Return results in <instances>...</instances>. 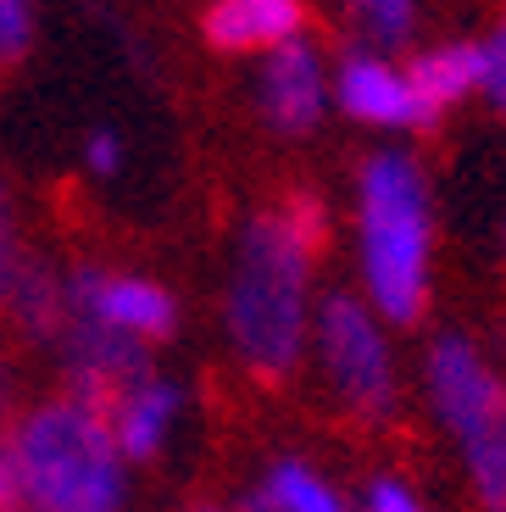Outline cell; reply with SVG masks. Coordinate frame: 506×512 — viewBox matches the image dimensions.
I'll return each mask as SVG.
<instances>
[{
  "mask_svg": "<svg viewBox=\"0 0 506 512\" xmlns=\"http://www.w3.org/2000/svg\"><path fill=\"white\" fill-rule=\"evenodd\" d=\"M317 251L295 234L284 212H262L245 223L234 284H228V334L256 379L279 384L295 373L306 346V279Z\"/></svg>",
  "mask_w": 506,
  "mask_h": 512,
  "instance_id": "1",
  "label": "cell"
},
{
  "mask_svg": "<svg viewBox=\"0 0 506 512\" xmlns=\"http://www.w3.org/2000/svg\"><path fill=\"white\" fill-rule=\"evenodd\" d=\"M34 512H117L123 507V446L112 423L78 401H45L6 429Z\"/></svg>",
  "mask_w": 506,
  "mask_h": 512,
  "instance_id": "2",
  "label": "cell"
},
{
  "mask_svg": "<svg viewBox=\"0 0 506 512\" xmlns=\"http://www.w3.org/2000/svg\"><path fill=\"white\" fill-rule=\"evenodd\" d=\"M362 268L390 323H412L429 301V184L418 162L379 151L362 167Z\"/></svg>",
  "mask_w": 506,
  "mask_h": 512,
  "instance_id": "3",
  "label": "cell"
},
{
  "mask_svg": "<svg viewBox=\"0 0 506 512\" xmlns=\"http://www.w3.org/2000/svg\"><path fill=\"white\" fill-rule=\"evenodd\" d=\"M429 390L445 429L468 457L479 501L490 512H506V384L462 334H445L429 357Z\"/></svg>",
  "mask_w": 506,
  "mask_h": 512,
  "instance_id": "4",
  "label": "cell"
},
{
  "mask_svg": "<svg viewBox=\"0 0 506 512\" xmlns=\"http://www.w3.org/2000/svg\"><path fill=\"white\" fill-rule=\"evenodd\" d=\"M62 379H67V401L89 407L95 418L112 423L134 390L151 384V357L145 340L112 329L106 318L84 307H67V334H62Z\"/></svg>",
  "mask_w": 506,
  "mask_h": 512,
  "instance_id": "5",
  "label": "cell"
},
{
  "mask_svg": "<svg viewBox=\"0 0 506 512\" xmlns=\"http://www.w3.org/2000/svg\"><path fill=\"white\" fill-rule=\"evenodd\" d=\"M317 346H323V368H329L334 390L367 418H384L395 407V373L384 334L373 312L356 295H329L317 312Z\"/></svg>",
  "mask_w": 506,
  "mask_h": 512,
  "instance_id": "6",
  "label": "cell"
},
{
  "mask_svg": "<svg viewBox=\"0 0 506 512\" xmlns=\"http://www.w3.org/2000/svg\"><path fill=\"white\" fill-rule=\"evenodd\" d=\"M67 307H84L95 318H106L112 329L134 334V340H173L178 329V301L162 284L145 279H123V273H101V268H73L67 273Z\"/></svg>",
  "mask_w": 506,
  "mask_h": 512,
  "instance_id": "7",
  "label": "cell"
},
{
  "mask_svg": "<svg viewBox=\"0 0 506 512\" xmlns=\"http://www.w3.org/2000/svg\"><path fill=\"white\" fill-rule=\"evenodd\" d=\"M329 106V78H323V56L306 45V39H290L267 56L262 67V117L273 123V134H312L317 117Z\"/></svg>",
  "mask_w": 506,
  "mask_h": 512,
  "instance_id": "8",
  "label": "cell"
},
{
  "mask_svg": "<svg viewBox=\"0 0 506 512\" xmlns=\"http://www.w3.org/2000/svg\"><path fill=\"white\" fill-rule=\"evenodd\" d=\"M340 106L362 123L379 128H434L440 112L423 106V95L412 90V78L395 73L379 56H345L340 67Z\"/></svg>",
  "mask_w": 506,
  "mask_h": 512,
  "instance_id": "9",
  "label": "cell"
},
{
  "mask_svg": "<svg viewBox=\"0 0 506 512\" xmlns=\"http://www.w3.org/2000/svg\"><path fill=\"white\" fill-rule=\"evenodd\" d=\"M206 39L217 51H262L301 39V0H212Z\"/></svg>",
  "mask_w": 506,
  "mask_h": 512,
  "instance_id": "10",
  "label": "cell"
},
{
  "mask_svg": "<svg viewBox=\"0 0 506 512\" xmlns=\"http://www.w3.org/2000/svg\"><path fill=\"white\" fill-rule=\"evenodd\" d=\"M6 312L12 323L34 340V346H62L67 334V279L39 262V256H23L12 273V290H6Z\"/></svg>",
  "mask_w": 506,
  "mask_h": 512,
  "instance_id": "11",
  "label": "cell"
},
{
  "mask_svg": "<svg viewBox=\"0 0 506 512\" xmlns=\"http://www.w3.org/2000/svg\"><path fill=\"white\" fill-rule=\"evenodd\" d=\"M173 412H178V390H173V384L151 379L145 390H134V396L117 407V418H112V435H117V446H123V457L151 462L156 451H162L167 429H173Z\"/></svg>",
  "mask_w": 506,
  "mask_h": 512,
  "instance_id": "12",
  "label": "cell"
},
{
  "mask_svg": "<svg viewBox=\"0 0 506 512\" xmlns=\"http://www.w3.org/2000/svg\"><path fill=\"white\" fill-rule=\"evenodd\" d=\"M406 78H412V90L423 95V106L445 112L451 101L484 90V51L479 45H440V51L418 56V62L406 67Z\"/></svg>",
  "mask_w": 506,
  "mask_h": 512,
  "instance_id": "13",
  "label": "cell"
},
{
  "mask_svg": "<svg viewBox=\"0 0 506 512\" xmlns=\"http://www.w3.org/2000/svg\"><path fill=\"white\" fill-rule=\"evenodd\" d=\"M245 512H345V501L334 496L306 462H279L262 479V490H251Z\"/></svg>",
  "mask_w": 506,
  "mask_h": 512,
  "instance_id": "14",
  "label": "cell"
},
{
  "mask_svg": "<svg viewBox=\"0 0 506 512\" xmlns=\"http://www.w3.org/2000/svg\"><path fill=\"white\" fill-rule=\"evenodd\" d=\"M351 6L373 45H406L412 39V0H351Z\"/></svg>",
  "mask_w": 506,
  "mask_h": 512,
  "instance_id": "15",
  "label": "cell"
},
{
  "mask_svg": "<svg viewBox=\"0 0 506 512\" xmlns=\"http://www.w3.org/2000/svg\"><path fill=\"white\" fill-rule=\"evenodd\" d=\"M34 39V0H0V62H17Z\"/></svg>",
  "mask_w": 506,
  "mask_h": 512,
  "instance_id": "16",
  "label": "cell"
},
{
  "mask_svg": "<svg viewBox=\"0 0 506 512\" xmlns=\"http://www.w3.org/2000/svg\"><path fill=\"white\" fill-rule=\"evenodd\" d=\"M479 51H484V95L506 112V23L484 39Z\"/></svg>",
  "mask_w": 506,
  "mask_h": 512,
  "instance_id": "17",
  "label": "cell"
},
{
  "mask_svg": "<svg viewBox=\"0 0 506 512\" xmlns=\"http://www.w3.org/2000/svg\"><path fill=\"white\" fill-rule=\"evenodd\" d=\"M0 512H34V496L17 474V457L6 451V440H0Z\"/></svg>",
  "mask_w": 506,
  "mask_h": 512,
  "instance_id": "18",
  "label": "cell"
},
{
  "mask_svg": "<svg viewBox=\"0 0 506 512\" xmlns=\"http://www.w3.org/2000/svg\"><path fill=\"white\" fill-rule=\"evenodd\" d=\"M367 512H423V507L412 501V490L401 479H373L367 485Z\"/></svg>",
  "mask_w": 506,
  "mask_h": 512,
  "instance_id": "19",
  "label": "cell"
},
{
  "mask_svg": "<svg viewBox=\"0 0 506 512\" xmlns=\"http://www.w3.org/2000/svg\"><path fill=\"white\" fill-rule=\"evenodd\" d=\"M23 262L17 251V234H12V212H6V190H0V307H6V290H12V273Z\"/></svg>",
  "mask_w": 506,
  "mask_h": 512,
  "instance_id": "20",
  "label": "cell"
},
{
  "mask_svg": "<svg viewBox=\"0 0 506 512\" xmlns=\"http://www.w3.org/2000/svg\"><path fill=\"white\" fill-rule=\"evenodd\" d=\"M89 167L95 173H117V162H123V145H117V134L112 128H101V134H89Z\"/></svg>",
  "mask_w": 506,
  "mask_h": 512,
  "instance_id": "21",
  "label": "cell"
},
{
  "mask_svg": "<svg viewBox=\"0 0 506 512\" xmlns=\"http://www.w3.org/2000/svg\"><path fill=\"white\" fill-rule=\"evenodd\" d=\"M0 407H6V362H0Z\"/></svg>",
  "mask_w": 506,
  "mask_h": 512,
  "instance_id": "22",
  "label": "cell"
},
{
  "mask_svg": "<svg viewBox=\"0 0 506 512\" xmlns=\"http://www.w3.org/2000/svg\"><path fill=\"white\" fill-rule=\"evenodd\" d=\"M501 245H506V229H501Z\"/></svg>",
  "mask_w": 506,
  "mask_h": 512,
  "instance_id": "23",
  "label": "cell"
}]
</instances>
